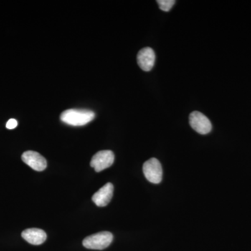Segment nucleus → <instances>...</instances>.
Masks as SVG:
<instances>
[{
    "label": "nucleus",
    "instance_id": "1",
    "mask_svg": "<svg viewBox=\"0 0 251 251\" xmlns=\"http://www.w3.org/2000/svg\"><path fill=\"white\" fill-rule=\"evenodd\" d=\"M95 117L92 110L82 109H69L61 114V121L74 126H81L90 123Z\"/></svg>",
    "mask_w": 251,
    "mask_h": 251
},
{
    "label": "nucleus",
    "instance_id": "2",
    "mask_svg": "<svg viewBox=\"0 0 251 251\" xmlns=\"http://www.w3.org/2000/svg\"><path fill=\"white\" fill-rule=\"evenodd\" d=\"M113 235L110 232H100L86 237L82 242L84 247L94 250H103L111 244Z\"/></svg>",
    "mask_w": 251,
    "mask_h": 251
},
{
    "label": "nucleus",
    "instance_id": "3",
    "mask_svg": "<svg viewBox=\"0 0 251 251\" xmlns=\"http://www.w3.org/2000/svg\"><path fill=\"white\" fill-rule=\"evenodd\" d=\"M143 173L150 182L159 184L163 176L161 163L156 158H150L144 163Z\"/></svg>",
    "mask_w": 251,
    "mask_h": 251
},
{
    "label": "nucleus",
    "instance_id": "4",
    "mask_svg": "<svg viewBox=\"0 0 251 251\" xmlns=\"http://www.w3.org/2000/svg\"><path fill=\"white\" fill-rule=\"evenodd\" d=\"M115 161V154L110 150H103L94 154L90 162V166L96 172L103 171L110 168Z\"/></svg>",
    "mask_w": 251,
    "mask_h": 251
},
{
    "label": "nucleus",
    "instance_id": "5",
    "mask_svg": "<svg viewBox=\"0 0 251 251\" xmlns=\"http://www.w3.org/2000/svg\"><path fill=\"white\" fill-rule=\"evenodd\" d=\"M189 123L191 127L200 134L205 135L211 131L212 126L209 119L198 111L193 112L189 116Z\"/></svg>",
    "mask_w": 251,
    "mask_h": 251
},
{
    "label": "nucleus",
    "instance_id": "6",
    "mask_svg": "<svg viewBox=\"0 0 251 251\" xmlns=\"http://www.w3.org/2000/svg\"><path fill=\"white\" fill-rule=\"evenodd\" d=\"M23 161L36 171H43L47 167V161L40 153L34 151H27L23 153Z\"/></svg>",
    "mask_w": 251,
    "mask_h": 251
},
{
    "label": "nucleus",
    "instance_id": "7",
    "mask_svg": "<svg viewBox=\"0 0 251 251\" xmlns=\"http://www.w3.org/2000/svg\"><path fill=\"white\" fill-rule=\"evenodd\" d=\"M155 59L156 55L154 51L149 47L144 48L139 51L137 56L138 66L145 72H150L154 66Z\"/></svg>",
    "mask_w": 251,
    "mask_h": 251
},
{
    "label": "nucleus",
    "instance_id": "8",
    "mask_svg": "<svg viewBox=\"0 0 251 251\" xmlns=\"http://www.w3.org/2000/svg\"><path fill=\"white\" fill-rule=\"evenodd\" d=\"M114 186L111 183H108L100 188L92 196V201L98 206L108 205L113 196Z\"/></svg>",
    "mask_w": 251,
    "mask_h": 251
},
{
    "label": "nucleus",
    "instance_id": "9",
    "mask_svg": "<svg viewBox=\"0 0 251 251\" xmlns=\"http://www.w3.org/2000/svg\"><path fill=\"white\" fill-rule=\"evenodd\" d=\"M22 237L26 242L32 245H41L45 242L47 235L43 229L39 228H29L22 232Z\"/></svg>",
    "mask_w": 251,
    "mask_h": 251
},
{
    "label": "nucleus",
    "instance_id": "10",
    "mask_svg": "<svg viewBox=\"0 0 251 251\" xmlns=\"http://www.w3.org/2000/svg\"><path fill=\"white\" fill-rule=\"evenodd\" d=\"M160 9L163 11H169L174 6L175 0H158L157 1Z\"/></svg>",
    "mask_w": 251,
    "mask_h": 251
},
{
    "label": "nucleus",
    "instance_id": "11",
    "mask_svg": "<svg viewBox=\"0 0 251 251\" xmlns=\"http://www.w3.org/2000/svg\"><path fill=\"white\" fill-rule=\"evenodd\" d=\"M18 126V122L16 121L14 119H11L9 121L6 123V127L8 128V129H14V128H16Z\"/></svg>",
    "mask_w": 251,
    "mask_h": 251
}]
</instances>
